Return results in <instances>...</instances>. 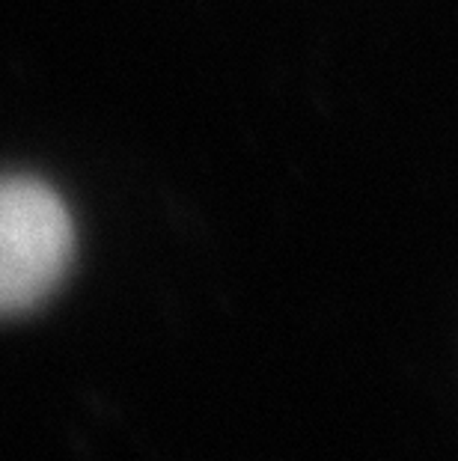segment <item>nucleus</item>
<instances>
[{
    "instance_id": "f257e3e1",
    "label": "nucleus",
    "mask_w": 458,
    "mask_h": 461,
    "mask_svg": "<svg viewBox=\"0 0 458 461\" xmlns=\"http://www.w3.org/2000/svg\"><path fill=\"white\" fill-rule=\"evenodd\" d=\"M72 218L63 200L27 176L0 179V319L39 307L69 271Z\"/></svg>"
}]
</instances>
